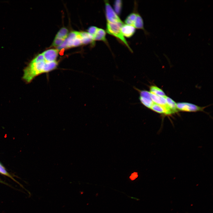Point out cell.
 <instances>
[{
	"label": "cell",
	"instance_id": "obj_1",
	"mask_svg": "<svg viewBox=\"0 0 213 213\" xmlns=\"http://www.w3.org/2000/svg\"><path fill=\"white\" fill-rule=\"evenodd\" d=\"M58 65L57 61H49L42 53L34 58L24 69L22 79L26 83H30L37 76L54 70Z\"/></svg>",
	"mask_w": 213,
	"mask_h": 213
},
{
	"label": "cell",
	"instance_id": "obj_2",
	"mask_svg": "<svg viewBox=\"0 0 213 213\" xmlns=\"http://www.w3.org/2000/svg\"><path fill=\"white\" fill-rule=\"evenodd\" d=\"M83 44L82 32L73 31L70 32L67 38L57 49H67L79 46Z\"/></svg>",
	"mask_w": 213,
	"mask_h": 213
},
{
	"label": "cell",
	"instance_id": "obj_3",
	"mask_svg": "<svg viewBox=\"0 0 213 213\" xmlns=\"http://www.w3.org/2000/svg\"><path fill=\"white\" fill-rule=\"evenodd\" d=\"M124 24L123 22H106V32L110 35L118 38L123 43L130 51L132 52V50L129 45L121 31V28Z\"/></svg>",
	"mask_w": 213,
	"mask_h": 213
},
{
	"label": "cell",
	"instance_id": "obj_4",
	"mask_svg": "<svg viewBox=\"0 0 213 213\" xmlns=\"http://www.w3.org/2000/svg\"><path fill=\"white\" fill-rule=\"evenodd\" d=\"M105 12L107 22H117L122 21L111 6L108 1H105Z\"/></svg>",
	"mask_w": 213,
	"mask_h": 213
},
{
	"label": "cell",
	"instance_id": "obj_5",
	"mask_svg": "<svg viewBox=\"0 0 213 213\" xmlns=\"http://www.w3.org/2000/svg\"><path fill=\"white\" fill-rule=\"evenodd\" d=\"M176 107L178 110L187 112L202 111L205 108L200 107L190 103L184 102L176 103Z\"/></svg>",
	"mask_w": 213,
	"mask_h": 213
},
{
	"label": "cell",
	"instance_id": "obj_6",
	"mask_svg": "<svg viewBox=\"0 0 213 213\" xmlns=\"http://www.w3.org/2000/svg\"><path fill=\"white\" fill-rule=\"evenodd\" d=\"M139 99L141 103L145 106L150 109L154 103L149 91L146 90L140 91Z\"/></svg>",
	"mask_w": 213,
	"mask_h": 213
},
{
	"label": "cell",
	"instance_id": "obj_7",
	"mask_svg": "<svg viewBox=\"0 0 213 213\" xmlns=\"http://www.w3.org/2000/svg\"><path fill=\"white\" fill-rule=\"evenodd\" d=\"M121 31L124 37L129 38L134 34L135 28L133 26L124 24L121 28Z\"/></svg>",
	"mask_w": 213,
	"mask_h": 213
},
{
	"label": "cell",
	"instance_id": "obj_8",
	"mask_svg": "<svg viewBox=\"0 0 213 213\" xmlns=\"http://www.w3.org/2000/svg\"><path fill=\"white\" fill-rule=\"evenodd\" d=\"M106 31L103 29L98 28L97 31L93 37L95 41H101L107 43L106 38Z\"/></svg>",
	"mask_w": 213,
	"mask_h": 213
},
{
	"label": "cell",
	"instance_id": "obj_9",
	"mask_svg": "<svg viewBox=\"0 0 213 213\" xmlns=\"http://www.w3.org/2000/svg\"><path fill=\"white\" fill-rule=\"evenodd\" d=\"M135 28L140 29L144 30L145 33L147 35L149 33L145 30L144 27L143 20L140 14L137 13L136 17L133 26Z\"/></svg>",
	"mask_w": 213,
	"mask_h": 213
},
{
	"label": "cell",
	"instance_id": "obj_10",
	"mask_svg": "<svg viewBox=\"0 0 213 213\" xmlns=\"http://www.w3.org/2000/svg\"><path fill=\"white\" fill-rule=\"evenodd\" d=\"M151 99L153 102L161 106L167 105L165 96H161L151 93Z\"/></svg>",
	"mask_w": 213,
	"mask_h": 213
},
{
	"label": "cell",
	"instance_id": "obj_11",
	"mask_svg": "<svg viewBox=\"0 0 213 213\" xmlns=\"http://www.w3.org/2000/svg\"><path fill=\"white\" fill-rule=\"evenodd\" d=\"M149 92L152 94L161 96H166L163 91L155 85H151L150 87Z\"/></svg>",
	"mask_w": 213,
	"mask_h": 213
},
{
	"label": "cell",
	"instance_id": "obj_12",
	"mask_svg": "<svg viewBox=\"0 0 213 213\" xmlns=\"http://www.w3.org/2000/svg\"><path fill=\"white\" fill-rule=\"evenodd\" d=\"M165 99L167 105L174 113L177 112L178 110L176 107V103L172 99L167 96Z\"/></svg>",
	"mask_w": 213,
	"mask_h": 213
},
{
	"label": "cell",
	"instance_id": "obj_13",
	"mask_svg": "<svg viewBox=\"0 0 213 213\" xmlns=\"http://www.w3.org/2000/svg\"><path fill=\"white\" fill-rule=\"evenodd\" d=\"M68 30L65 28H62L58 32L55 37L65 40L68 35Z\"/></svg>",
	"mask_w": 213,
	"mask_h": 213
},
{
	"label": "cell",
	"instance_id": "obj_14",
	"mask_svg": "<svg viewBox=\"0 0 213 213\" xmlns=\"http://www.w3.org/2000/svg\"><path fill=\"white\" fill-rule=\"evenodd\" d=\"M137 14V13L135 12H132L129 14L125 20V24L133 26Z\"/></svg>",
	"mask_w": 213,
	"mask_h": 213
},
{
	"label": "cell",
	"instance_id": "obj_15",
	"mask_svg": "<svg viewBox=\"0 0 213 213\" xmlns=\"http://www.w3.org/2000/svg\"><path fill=\"white\" fill-rule=\"evenodd\" d=\"M114 11L118 15L121 13L122 7V2L121 0H116L114 2Z\"/></svg>",
	"mask_w": 213,
	"mask_h": 213
},
{
	"label": "cell",
	"instance_id": "obj_16",
	"mask_svg": "<svg viewBox=\"0 0 213 213\" xmlns=\"http://www.w3.org/2000/svg\"><path fill=\"white\" fill-rule=\"evenodd\" d=\"M0 173L2 174H3L4 175H6L12 179L13 180H14V181H15L17 183L20 184V185H21L18 182L17 180H16L13 177L10 175L6 171V170H5V168L3 167V166L0 163Z\"/></svg>",
	"mask_w": 213,
	"mask_h": 213
},
{
	"label": "cell",
	"instance_id": "obj_17",
	"mask_svg": "<svg viewBox=\"0 0 213 213\" xmlns=\"http://www.w3.org/2000/svg\"><path fill=\"white\" fill-rule=\"evenodd\" d=\"M64 41L65 40L62 39L55 37L51 46L58 47L60 46Z\"/></svg>",
	"mask_w": 213,
	"mask_h": 213
},
{
	"label": "cell",
	"instance_id": "obj_18",
	"mask_svg": "<svg viewBox=\"0 0 213 213\" xmlns=\"http://www.w3.org/2000/svg\"><path fill=\"white\" fill-rule=\"evenodd\" d=\"M98 28L97 27L94 26H90L88 28L87 32L93 37L97 31Z\"/></svg>",
	"mask_w": 213,
	"mask_h": 213
},
{
	"label": "cell",
	"instance_id": "obj_19",
	"mask_svg": "<svg viewBox=\"0 0 213 213\" xmlns=\"http://www.w3.org/2000/svg\"><path fill=\"white\" fill-rule=\"evenodd\" d=\"M138 176V175L137 172H134L132 173L130 176V178L132 180H133L136 179Z\"/></svg>",
	"mask_w": 213,
	"mask_h": 213
},
{
	"label": "cell",
	"instance_id": "obj_20",
	"mask_svg": "<svg viewBox=\"0 0 213 213\" xmlns=\"http://www.w3.org/2000/svg\"><path fill=\"white\" fill-rule=\"evenodd\" d=\"M0 183H3V184L7 185H8L7 183H5V182L3 181L2 180H1L0 179Z\"/></svg>",
	"mask_w": 213,
	"mask_h": 213
},
{
	"label": "cell",
	"instance_id": "obj_21",
	"mask_svg": "<svg viewBox=\"0 0 213 213\" xmlns=\"http://www.w3.org/2000/svg\"></svg>",
	"mask_w": 213,
	"mask_h": 213
}]
</instances>
